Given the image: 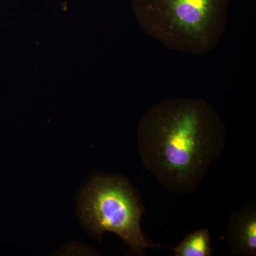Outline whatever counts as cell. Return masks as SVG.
Segmentation results:
<instances>
[{
  "mask_svg": "<svg viewBox=\"0 0 256 256\" xmlns=\"http://www.w3.org/2000/svg\"><path fill=\"white\" fill-rule=\"evenodd\" d=\"M220 114L202 98H174L152 106L138 126L146 170L166 191L193 194L226 142Z\"/></svg>",
  "mask_w": 256,
  "mask_h": 256,
  "instance_id": "obj_1",
  "label": "cell"
},
{
  "mask_svg": "<svg viewBox=\"0 0 256 256\" xmlns=\"http://www.w3.org/2000/svg\"><path fill=\"white\" fill-rule=\"evenodd\" d=\"M232 0H133L140 26L166 48L202 56L226 31Z\"/></svg>",
  "mask_w": 256,
  "mask_h": 256,
  "instance_id": "obj_2",
  "label": "cell"
},
{
  "mask_svg": "<svg viewBox=\"0 0 256 256\" xmlns=\"http://www.w3.org/2000/svg\"><path fill=\"white\" fill-rule=\"evenodd\" d=\"M142 213L137 192L122 178L96 176L80 194V218L87 230L98 237L105 232L117 234L130 252L140 256L146 248L162 247L143 234Z\"/></svg>",
  "mask_w": 256,
  "mask_h": 256,
  "instance_id": "obj_3",
  "label": "cell"
},
{
  "mask_svg": "<svg viewBox=\"0 0 256 256\" xmlns=\"http://www.w3.org/2000/svg\"><path fill=\"white\" fill-rule=\"evenodd\" d=\"M226 240L233 256L256 255V206L247 204L230 214Z\"/></svg>",
  "mask_w": 256,
  "mask_h": 256,
  "instance_id": "obj_4",
  "label": "cell"
},
{
  "mask_svg": "<svg viewBox=\"0 0 256 256\" xmlns=\"http://www.w3.org/2000/svg\"><path fill=\"white\" fill-rule=\"evenodd\" d=\"M172 250L174 256H210L214 250L210 232L206 228L196 230L185 237Z\"/></svg>",
  "mask_w": 256,
  "mask_h": 256,
  "instance_id": "obj_5",
  "label": "cell"
}]
</instances>
